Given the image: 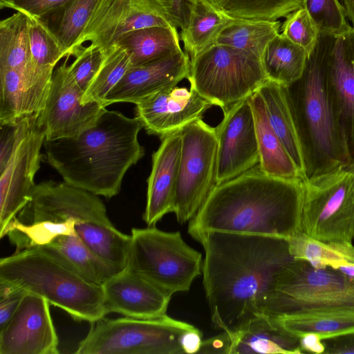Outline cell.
I'll list each match as a JSON object with an SVG mask.
<instances>
[{
	"label": "cell",
	"mask_w": 354,
	"mask_h": 354,
	"mask_svg": "<svg viewBox=\"0 0 354 354\" xmlns=\"http://www.w3.org/2000/svg\"><path fill=\"white\" fill-rule=\"evenodd\" d=\"M204 249L203 285L216 329L232 340L256 317L279 277L294 259L287 239L206 232L194 237Z\"/></svg>",
	"instance_id": "cell-1"
},
{
	"label": "cell",
	"mask_w": 354,
	"mask_h": 354,
	"mask_svg": "<svg viewBox=\"0 0 354 354\" xmlns=\"http://www.w3.org/2000/svg\"><path fill=\"white\" fill-rule=\"evenodd\" d=\"M304 182L268 176L259 165L216 185L189 221L194 238L206 232L288 239L300 232Z\"/></svg>",
	"instance_id": "cell-2"
},
{
	"label": "cell",
	"mask_w": 354,
	"mask_h": 354,
	"mask_svg": "<svg viewBox=\"0 0 354 354\" xmlns=\"http://www.w3.org/2000/svg\"><path fill=\"white\" fill-rule=\"evenodd\" d=\"M140 120L106 108L95 122L73 137L44 140L48 163L64 181L111 198L120 191L129 169L145 156Z\"/></svg>",
	"instance_id": "cell-3"
},
{
	"label": "cell",
	"mask_w": 354,
	"mask_h": 354,
	"mask_svg": "<svg viewBox=\"0 0 354 354\" xmlns=\"http://www.w3.org/2000/svg\"><path fill=\"white\" fill-rule=\"evenodd\" d=\"M16 218L25 224L73 219L77 235L90 249L119 272L126 266L131 235L113 225L103 201L91 192L64 180L41 181Z\"/></svg>",
	"instance_id": "cell-4"
},
{
	"label": "cell",
	"mask_w": 354,
	"mask_h": 354,
	"mask_svg": "<svg viewBox=\"0 0 354 354\" xmlns=\"http://www.w3.org/2000/svg\"><path fill=\"white\" fill-rule=\"evenodd\" d=\"M333 37L319 34L303 76L286 87L304 148L308 178L352 161L326 83V61Z\"/></svg>",
	"instance_id": "cell-5"
},
{
	"label": "cell",
	"mask_w": 354,
	"mask_h": 354,
	"mask_svg": "<svg viewBox=\"0 0 354 354\" xmlns=\"http://www.w3.org/2000/svg\"><path fill=\"white\" fill-rule=\"evenodd\" d=\"M0 281L41 296L77 321L93 323L107 315L102 286L87 281L41 247L1 258Z\"/></svg>",
	"instance_id": "cell-6"
},
{
	"label": "cell",
	"mask_w": 354,
	"mask_h": 354,
	"mask_svg": "<svg viewBox=\"0 0 354 354\" xmlns=\"http://www.w3.org/2000/svg\"><path fill=\"white\" fill-rule=\"evenodd\" d=\"M263 315L275 319L354 315V277L294 259L279 277Z\"/></svg>",
	"instance_id": "cell-7"
},
{
	"label": "cell",
	"mask_w": 354,
	"mask_h": 354,
	"mask_svg": "<svg viewBox=\"0 0 354 354\" xmlns=\"http://www.w3.org/2000/svg\"><path fill=\"white\" fill-rule=\"evenodd\" d=\"M125 269L172 295L188 291L202 274V254L190 247L180 232L155 226L133 228Z\"/></svg>",
	"instance_id": "cell-8"
},
{
	"label": "cell",
	"mask_w": 354,
	"mask_h": 354,
	"mask_svg": "<svg viewBox=\"0 0 354 354\" xmlns=\"http://www.w3.org/2000/svg\"><path fill=\"white\" fill-rule=\"evenodd\" d=\"M300 232L325 243L354 239V161L304 182Z\"/></svg>",
	"instance_id": "cell-9"
},
{
	"label": "cell",
	"mask_w": 354,
	"mask_h": 354,
	"mask_svg": "<svg viewBox=\"0 0 354 354\" xmlns=\"http://www.w3.org/2000/svg\"><path fill=\"white\" fill-rule=\"evenodd\" d=\"M187 80L191 88L224 113L248 99L268 78L260 59L215 44L190 58Z\"/></svg>",
	"instance_id": "cell-10"
},
{
	"label": "cell",
	"mask_w": 354,
	"mask_h": 354,
	"mask_svg": "<svg viewBox=\"0 0 354 354\" xmlns=\"http://www.w3.org/2000/svg\"><path fill=\"white\" fill-rule=\"evenodd\" d=\"M194 326L170 317H104L95 322L76 354H183L180 337Z\"/></svg>",
	"instance_id": "cell-11"
},
{
	"label": "cell",
	"mask_w": 354,
	"mask_h": 354,
	"mask_svg": "<svg viewBox=\"0 0 354 354\" xmlns=\"http://www.w3.org/2000/svg\"><path fill=\"white\" fill-rule=\"evenodd\" d=\"M181 155L174 212L183 224L196 214L216 185L217 138L215 127L198 119L180 129Z\"/></svg>",
	"instance_id": "cell-12"
},
{
	"label": "cell",
	"mask_w": 354,
	"mask_h": 354,
	"mask_svg": "<svg viewBox=\"0 0 354 354\" xmlns=\"http://www.w3.org/2000/svg\"><path fill=\"white\" fill-rule=\"evenodd\" d=\"M184 18L178 0H102L82 44L90 41L105 52L125 33L150 27L181 28Z\"/></svg>",
	"instance_id": "cell-13"
},
{
	"label": "cell",
	"mask_w": 354,
	"mask_h": 354,
	"mask_svg": "<svg viewBox=\"0 0 354 354\" xmlns=\"http://www.w3.org/2000/svg\"><path fill=\"white\" fill-rule=\"evenodd\" d=\"M45 136L38 115L17 122V133L11 153L0 169V238L9 224L30 199L35 176L40 168Z\"/></svg>",
	"instance_id": "cell-14"
},
{
	"label": "cell",
	"mask_w": 354,
	"mask_h": 354,
	"mask_svg": "<svg viewBox=\"0 0 354 354\" xmlns=\"http://www.w3.org/2000/svg\"><path fill=\"white\" fill-rule=\"evenodd\" d=\"M70 56L54 71L43 111L38 115L45 140L73 137L91 127L106 108L96 102L83 104V91L71 76Z\"/></svg>",
	"instance_id": "cell-15"
},
{
	"label": "cell",
	"mask_w": 354,
	"mask_h": 354,
	"mask_svg": "<svg viewBox=\"0 0 354 354\" xmlns=\"http://www.w3.org/2000/svg\"><path fill=\"white\" fill-rule=\"evenodd\" d=\"M248 98L224 112L222 120L215 127L218 145L216 185L259 165L254 120Z\"/></svg>",
	"instance_id": "cell-16"
},
{
	"label": "cell",
	"mask_w": 354,
	"mask_h": 354,
	"mask_svg": "<svg viewBox=\"0 0 354 354\" xmlns=\"http://www.w3.org/2000/svg\"><path fill=\"white\" fill-rule=\"evenodd\" d=\"M49 302L26 292L8 323L0 329V354H58L59 339Z\"/></svg>",
	"instance_id": "cell-17"
},
{
	"label": "cell",
	"mask_w": 354,
	"mask_h": 354,
	"mask_svg": "<svg viewBox=\"0 0 354 354\" xmlns=\"http://www.w3.org/2000/svg\"><path fill=\"white\" fill-rule=\"evenodd\" d=\"M325 78L341 133L354 161V28L333 35L326 57Z\"/></svg>",
	"instance_id": "cell-18"
},
{
	"label": "cell",
	"mask_w": 354,
	"mask_h": 354,
	"mask_svg": "<svg viewBox=\"0 0 354 354\" xmlns=\"http://www.w3.org/2000/svg\"><path fill=\"white\" fill-rule=\"evenodd\" d=\"M212 106L194 89L176 86L136 104L135 117L149 135L162 139L201 119Z\"/></svg>",
	"instance_id": "cell-19"
},
{
	"label": "cell",
	"mask_w": 354,
	"mask_h": 354,
	"mask_svg": "<svg viewBox=\"0 0 354 354\" xmlns=\"http://www.w3.org/2000/svg\"><path fill=\"white\" fill-rule=\"evenodd\" d=\"M189 68L190 57L183 50L154 62L131 65L108 93L104 106L119 102L136 104L162 90L176 86L187 79Z\"/></svg>",
	"instance_id": "cell-20"
},
{
	"label": "cell",
	"mask_w": 354,
	"mask_h": 354,
	"mask_svg": "<svg viewBox=\"0 0 354 354\" xmlns=\"http://www.w3.org/2000/svg\"><path fill=\"white\" fill-rule=\"evenodd\" d=\"M101 286L107 314L115 313L138 319L167 314L171 295L125 268Z\"/></svg>",
	"instance_id": "cell-21"
},
{
	"label": "cell",
	"mask_w": 354,
	"mask_h": 354,
	"mask_svg": "<svg viewBox=\"0 0 354 354\" xmlns=\"http://www.w3.org/2000/svg\"><path fill=\"white\" fill-rule=\"evenodd\" d=\"M152 154V165L147 178V202L143 220L155 226L168 213L174 212L176 186L181 155L180 130L162 139Z\"/></svg>",
	"instance_id": "cell-22"
},
{
	"label": "cell",
	"mask_w": 354,
	"mask_h": 354,
	"mask_svg": "<svg viewBox=\"0 0 354 354\" xmlns=\"http://www.w3.org/2000/svg\"><path fill=\"white\" fill-rule=\"evenodd\" d=\"M252 107L259 153V166L266 174L305 182L297 167L273 129L258 91L248 98Z\"/></svg>",
	"instance_id": "cell-23"
},
{
	"label": "cell",
	"mask_w": 354,
	"mask_h": 354,
	"mask_svg": "<svg viewBox=\"0 0 354 354\" xmlns=\"http://www.w3.org/2000/svg\"><path fill=\"white\" fill-rule=\"evenodd\" d=\"M257 91L264 101L273 129L302 176L307 180L304 148L286 87L268 80Z\"/></svg>",
	"instance_id": "cell-24"
},
{
	"label": "cell",
	"mask_w": 354,
	"mask_h": 354,
	"mask_svg": "<svg viewBox=\"0 0 354 354\" xmlns=\"http://www.w3.org/2000/svg\"><path fill=\"white\" fill-rule=\"evenodd\" d=\"M299 340L284 330L274 318L260 315L233 339L231 354L301 353Z\"/></svg>",
	"instance_id": "cell-25"
},
{
	"label": "cell",
	"mask_w": 354,
	"mask_h": 354,
	"mask_svg": "<svg viewBox=\"0 0 354 354\" xmlns=\"http://www.w3.org/2000/svg\"><path fill=\"white\" fill-rule=\"evenodd\" d=\"M180 37L192 58L216 44L220 33L236 21L214 8L206 0H188Z\"/></svg>",
	"instance_id": "cell-26"
},
{
	"label": "cell",
	"mask_w": 354,
	"mask_h": 354,
	"mask_svg": "<svg viewBox=\"0 0 354 354\" xmlns=\"http://www.w3.org/2000/svg\"><path fill=\"white\" fill-rule=\"evenodd\" d=\"M39 247L94 283L102 285L119 272L84 243L77 234L59 236L48 244Z\"/></svg>",
	"instance_id": "cell-27"
},
{
	"label": "cell",
	"mask_w": 354,
	"mask_h": 354,
	"mask_svg": "<svg viewBox=\"0 0 354 354\" xmlns=\"http://www.w3.org/2000/svg\"><path fill=\"white\" fill-rule=\"evenodd\" d=\"M115 45L129 55L131 65L154 62L183 50L176 28L150 27L122 35Z\"/></svg>",
	"instance_id": "cell-28"
},
{
	"label": "cell",
	"mask_w": 354,
	"mask_h": 354,
	"mask_svg": "<svg viewBox=\"0 0 354 354\" xmlns=\"http://www.w3.org/2000/svg\"><path fill=\"white\" fill-rule=\"evenodd\" d=\"M308 58L303 48L279 33L268 44L261 62L268 80L288 87L301 78Z\"/></svg>",
	"instance_id": "cell-29"
},
{
	"label": "cell",
	"mask_w": 354,
	"mask_h": 354,
	"mask_svg": "<svg viewBox=\"0 0 354 354\" xmlns=\"http://www.w3.org/2000/svg\"><path fill=\"white\" fill-rule=\"evenodd\" d=\"M289 252L295 259L307 261L315 268L336 269L346 263H354L352 243H325L299 232L287 239Z\"/></svg>",
	"instance_id": "cell-30"
},
{
	"label": "cell",
	"mask_w": 354,
	"mask_h": 354,
	"mask_svg": "<svg viewBox=\"0 0 354 354\" xmlns=\"http://www.w3.org/2000/svg\"><path fill=\"white\" fill-rule=\"evenodd\" d=\"M279 21L236 20L218 35L216 44L230 46L262 59L268 44L279 33Z\"/></svg>",
	"instance_id": "cell-31"
},
{
	"label": "cell",
	"mask_w": 354,
	"mask_h": 354,
	"mask_svg": "<svg viewBox=\"0 0 354 354\" xmlns=\"http://www.w3.org/2000/svg\"><path fill=\"white\" fill-rule=\"evenodd\" d=\"M236 20L274 21L304 7V0H206Z\"/></svg>",
	"instance_id": "cell-32"
},
{
	"label": "cell",
	"mask_w": 354,
	"mask_h": 354,
	"mask_svg": "<svg viewBox=\"0 0 354 354\" xmlns=\"http://www.w3.org/2000/svg\"><path fill=\"white\" fill-rule=\"evenodd\" d=\"M31 63L27 16L17 11L0 21V69L24 71Z\"/></svg>",
	"instance_id": "cell-33"
},
{
	"label": "cell",
	"mask_w": 354,
	"mask_h": 354,
	"mask_svg": "<svg viewBox=\"0 0 354 354\" xmlns=\"http://www.w3.org/2000/svg\"><path fill=\"white\" fill-rule=\"evenodd\" d=\"M102 0H71L62 10L53 31L66 56H75L83 47V34Z\"/></svg>",
	"instance_id": "cell-34"
},
{
	"label": "cell",
	"mask_w": 354,
	"mask_h": 354,
	"mask_svg": "<svg viewBox=\"0 0 354 354\" xmlns=\"http://www.w3.org/2000/svg\"><path fill=\"white\" fill-rule=\"evenodd\" d=\"M276 319L286 332L298 340L308 333L319 335L322 339L354 335V315H304Z\"/></svg>",
	"instance_id": "cell-35"
},
{
	"label": "cell",
	"mask_w": 354,
	"mask_h": 354,
	"mask_svg": "<svg viewBox=\"0 0 354 354\" xmlns=\"http://www.w3.org/2000/svg\"><path fill=\"white\" fill-rule=\"evenodd\" d=\"M104 53V61L98 72L82 96L83 104L96 102L104 106L108 93L131 66L129 55L118 45L113 46Z\"/></svg>",
	"instance_id": "cell-36"
},
{
	"label": "cell",
	"mask_w": 354,
	"mask_h": 354,
	"mask_svg": "<svg viewBox=\"0 0 354 354\" xmlns=\"http://www.w3.org/2000/svg\"><path fill=\"white\" fill-rule=\"evenodd\" d=\"M75 222L67 219L65 222L42 221L30 224L22 223L15 218L8 226L7 236L16 251L43 246L61 235L76 234Z\"/></svg>",
	"instance_id": "cell-37"
},
{
	"label": "cell",
	"mask_w": 354,
	"mask_h": 354,
	"mask_svg": "<svg viewBox=\"0 0 354 354\" xmlns=\"http://www.w3.org/2000/svg\"><path fill=\"white\" fill-rule=\"evenodd\" d=\"M26 16L32 63L40 71L53 73L59 61L67 57L63 47L41 18Z\"/></svg>",
	"instance_id": "cell-38"
},
{
	"label": "cell",
	"mask_w": 354,
	"mask_h": 354,
	"mask_svg": "<svg viewBox=\"0 0 354 354\" xmlns=\"http://www.w3.org/2000/svg\"><path fill=\"white\" fill-rule=\"evenodd\" d=\"M24 71L0 69L1 125L15 124L29 116Z\"/></svg>",
	"instance_id": "cell-39"
},
{
	"label": "cell",
	"mask_w": 354,
	"mask_h": 354,
	"mask_svg": "<svg viewBox=\"0 0 354 354\" xmlns=\"http://www.w3.org/2000/svg\"><path fill=\"white\" fill-rule=\"evenodd\" d=\"M319 33L339 35L351 29L339 0H304V7Z\"/></svg>",
	"instance_id": "cell-40"
},
{
	"label": "cell",
	"mask_w": 354,
	"mask_h": 354,
	"mask_svg": "<svg viewBox=\"0 0 354 354\" xmlns=\"http://www.w3.org/2000/svg\"><path fill=\"white\" fill-rule=\"evenodd\" d=\"M281 34L303 48L309 56L319 37V31L304 8L289 14L281 26Z\"/></svg>",
	"instance_id": "cell-41"
},
{
	"label": "cell",
	"mask_w": 354,
	"mask_h": 354,
	"mask_svg": "<svg viewBox=\"0 0 354 354\" xmlns=\"http://www.w3.org/2000/svg\"><path fill=\"white\" fill-rule=\"evenodd\" d=\"M104 54L100 47L91 44L87 47H82L75 55L73 62L68 65L71 76L84 93L98 72Z\"/></svg>",
	"instance_id": "cell-42"
},
{
	"label": "cell",
	"mask_w": 354,
	"mask_h": 354,
	"mask_svg": "<svg viewBox=\"0 0 354 354\" xmlns=\"http://www.w3.org/2000/svg\"><path fill=\"white\" fill-rule=\"evenodd\" d=\"M71 0H0V8H10L27 15L41 18L62 10Z\"/></svg>",
	"instance_id": "cell-43"
},
{
	"label": "cell",
	"mask_w": 354,
	"mask_h": 354,
	"mask_svg": "<svg viewBox=\"0 0 354 354\" xmlns=\"http://www.w3.org/2000/svg\"><path fill=\"white\" fill-rule=\"evenodd\" d=\"M26 292L13 284L0 281V329L13 315Z\"/></svg>",
	"instance_id": "cell-44"
},
{
	"label": "cell",
	"mask_w": 354,
	"mask_h": 354,
	"mask_svg": "<svg viewBox=\"0 0 354 354\" xmlns=\"http://www.w3.org/2000/svg\"><path fill=\"white\" fill-rule=\"evenodd\" d=\"M232 340L225 332L203 341L198 353L231 354Z\"/></svg>",
	"instance_id": "cell-45"
},
{
	"label": "cell",
	"mask_w": 354,
	"mask_h": 354,
	"mask_svg": "<svg viewBox=\"0 0 354 354\" xmlns=\"http://www.w3.org/2000/svg\"><path fill=\"white\" fill-rule=\"evenodd\" d=\"M202 333L195 326L184 332L180 337V344L184 353H198L203 343Z\"/></svg>",
	"instance_id": "cell-46"
},
{
	"label": "cell",
	"mask_w": 354,
	"mask_h": 354,
	"mask_svg": "<svg viewBox=\"0 0 354 354\" xmlns=\"http://www.w3.org/2000/svg\"><path fill=\"white\" fill-rule=\"evenodd\" d=\"M320 336L316 333H306L299 339V347L304 351L322 353L325 351V346Z\"/></svg>",
	"instance_id": "cell-47"
},
{
	"label": "cell",
	"mask_w": 354,
	"mask_h": 354,
	"mask_svg": "<svg viewBox=\"0 0 354 354\" xmlns=\"http://www.w3.org/2000/svg\"><path fill=\"white\" fill-rule=\"evenodd\" d=\"M341 3L344 8L346 18L354 28V0H341Z\"/></svg>",
	"instance_id": "cell-48"
},
{
	"label": "cell",
	"mask_w": 354,
	"mask_h": 354,
	"mask_svg": "<svg viewBox=\"0 0 354 354\" xmlns=\"http://www.w3.org/2000/svg\"><path fill=\"white\" fill-rule=\"evenodd\" d=\"M336 269L351 277H354V263L343 264Z\"/></svg>",
	"instance_id": "cell-49"
}]
</instances>
